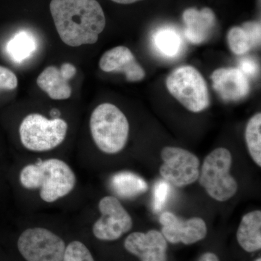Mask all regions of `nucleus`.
Wrapping results in <instances>:
<instances>
[{
	"instance_id": "nucleus-8",
	"label": "nucleus",
	"mask_w": 261,
	"mask_h": 261,
	"mask_svg": "<svg viewBox=\"0 0 261 261\" xmlns=\"http://www.w3.org/2000/svg\"><path fill=\"white\" fill-rule=\"evenodd\" d=\"M161 155L163 163L160 173L170 185L186 187L198 179L200 160L190 151L180 147H166L161 151Z\"/></svg>"
},
{
	"instance_id": "nucleus-16",
	"label": "nucleus",
	"mask_w": 261,
	"mask_h": 261,
	"mask_svg": "<svg viewBox=\"0 0 261 261\" xmlns=\"http://www.w3.org/2000/svg\"><path fill=\"white\" fill-rule=\"evenodd\" d=\"M237 240L244 251L254 253L261 249V211L245 214L237 231Z\"/></svg>"
},
{
	"instance_id": "nucleus-24",
	"label": "nucleus",
	"mask_w": 261,
	"mask_h": 261,
	"mask_svg": "<svg viewBox=\"0 0 261 261\" xmlns=\"http://www.w3.org/2000/svg\"><path fill=\"white\" fill-rule=\"evenodd\" d=\"M18 87V79L13 71L0 65V90H13Z\"/></svg>"
},
{
	"instance_id": "nucleus-12",
	"label": "nucleus",
	"mask_w": 261,
	"mask_h": 261,
	"mask_svg": "<svg viewBox=\"0 0 261 261\" xmlns=\"http://www.w3.org/2000/svg\"><path fill=\"white\" fill-rule=\"evenodd\" d=\"M213 87L225 102H239L250 93L248 78L239 68H221L211 74Z\"/></svg>"
},
{
	"instance_id": "nucleus-15",
	"label": "nucleus",
	"mask_w": 261,
	"mask_h": 261,
	"mask_svg": "<svg viewBox=\"0 0 261 261\" xmlns=\"http://www.w3.org/2000/svg\"><path fill=\"white\" fill-rule=\"evenodd\" d=\"M260 23L249 21L242 27H232L228 31L227 42L230 50L237 56H243L252 48L260 44Z\"/></svg>"
},
{
	"instance_id": "nucleus-26",
	"label": "nucleus",
	"mask_w": 261,
	"mask_h": 261,
	"mask_svg": "<svg viewBox=\"0 0 261 261\" xmlns=\"http://www.w3.org/2000/svg\"><path fill=\"white\" fill-rule=\"evenodd\" d=\"M60 70H61V73H63L68 80H71V79L74 76L75 73H76V68H75L74 65L70 64V63H63V64L61 65Z\"/></svg>"
},
{
	"instance_id": "nucleus-5",
	"label": "nucleus",
	"mask_w": 261,
	"mask_h": 261,
	"mask_svg": "<svg viewBox=\"0 0 261 261\" xmlns=\"http://www.w3.org/2000/svg\"><path fill=\"white\" fill-rule=\"evenodd\" d=\"M166 84L170 94L191 112H202L210 106L205 79L191 65L173 70L166 78Z\"/></svg>"
},
{
	"instance_id": "nucleus-19",
	"label": "nucleus",
	"mask_w": 261,
	"mask_h": 261,
	"mask_svg": "<svg viewBox=\"0 0 261 261\" xmlns=\"http://www.w3.org/2000/svg\"><path fill=\"white\" fill-rule=\"evenodd\" d=\"M37 48L35 36L28 31L22 30L15 34L7 43L6 53L12 61L21 63L32 57Z\"/></svg>"
},
{
	"instance_id": "nucleus-17",
	"label": "nucleus",
	"mask_w": 261,
	"mask_h": 261,
	"mask_svg": "<svg viewBox=\"0 0 261 261\" xmlns=\"http://www.w3.org/2000/svg\"><path fill=\"white\" fill-rule=\"evenodd\" d=\"M68 81L59 68L49 66L38 76L37 83L51 99L61 100L68 99L71 95L72 89Z\"/></svg>"
},
{
	"instance_id": "nucleus-18",
	"label": "nucleus",
	"mask_w": 261,
	"mask_h": 261,
	"mask_svg": "<svg viewBox=\"0 0 261 261\" xmlns=\"http://www.w3.org/2000/svg\"><path fill=\"white\" fill-rule=\"evenodd\" d=\"M154 49L163 58H175L183 49L184 42L177 29L171 27H161L152 37Z\"/></svg>"
},
{
	"instance_id": "nucleus-7",
	"label": "nucleus",
	"mask_w": 261,
	"mask_h": 261,
	"mask_svg": "<svg viewBox=\"0 0 261 261\" xmlns=\"http://www.w3.org/2000/svg\"><path fill=\"white\" fill-rule=\"evenodd\" d=\"M18 249L27 261H63V239L47 228H27L18 240Z\"/></svg>"
},
{
	"instance_id": "nucleus-2",
	"label": "nucleus",
	"mask_w": 261,
	"mask_h": 261,
	"mask_svg": "<svg viewBox=\"0 0 261 261\" xmlns=\"http://www.w3.org/2000/svg\"><path fill=\"white\" fill-rule=\"evenodd\" d=\"M20 182L27 190L39 189L42 200L50 203L73 191L76 177L66 163L51 159L25 166L20 171Z\"/></svg>"
},
{
	"instance_id": "nucleus-20",
	"label": "nucleus",
	"mask_w": 261,
	"mask_h": 261,
	"mask_svg": "<svg viewBox=\"0 0 261 261\" xmlns=\"http://www.w3.org/2000/svg\"><path fill=\"white\" fill-rule=\"evenodd\" d=\"M113 191L123 198H132L145 193L148 185L143 178L130 171H121L113 175L111 179Z\"/></svg>"
},
{
	"instance_id": "nucleus-30",
	"label": "nucleus",
	"mask_w": 261,
	"mask_h": 261,
	"mask_svg": "<svg viewBox=\"0 0 261 261\" xmlns=\"http://www.w3.org/2000/svg\"><path fill=\"white\" fill-rule=\"evenodd\" d=\"M253 261H261L260 256L257 257V258H255Z\"/></svg>"
},
{
	"instance_id": "nucleus-23",
	"label": "nucleus",
	"mask_w": 261,
	"mask_h": 261,
	"mask_svg": "<svg viewBox=\"0 0 261 261\" xmlns=\"http://www.w3.org/2000/svg\"><path fill=\"white\" fill-rule=\"evenodd\" d=\"M171 192V187L168 182L165 180H160L156 182L153 189V210L160 213L166 205L168 197Z\"/></svg>"
},
{
	"instance_id": "nucleus-6",
	"label": "nucleus",
	"mask_w": 261,
	"mask_h": 261,
	"mask_svg": "<svg viewBox=\"0 0 261 261\" xmlns=\"http://www.w3.org/2000/svg\"><path fill=\"white\" fill-rule=\"evenodd\" d=\"M67 130L68 124L64 120L48 119L42 115L32 113L20 123L19 134L25 148L34 152H46L61 145Z\"/></svg>"
},
{
	"instance_id": "nucleus-13",
	"label": "nucleus",
	"mask_w": 261,
	"mask_h": 261,
	"mask_svg": "<svg viewBox=\"0 0 261 261\" xmlns=\"http://www.w3.org/2000/svg\"><path fill=\"white\" fill-rule=\"evenodd\" d=\"M99 68L104 72H120L124 73L126 80L130 82L144 80L146 73L144 68L136 60L128 47L118 46L110 49L101 57Z\"/></svg>"
},
{
	"instance_id": "nucleus-22",
	"label": "nucleus",
	"mask_w": 261,
	"mask_h": 261,
	"mask_svg": "<svg viewBox=\"0 0 261 261\" xmlns=\"http://www.w3.org/2000/svg\"><path fill=\"white\" fill-rule=\"evenodd\" d=\"M63 261H95L90 250L84 243L73 241L65 247Z\"/></svg>"
},
{
	"instance_id": "nucleus-11",
	"label": "nucleus",
	"mask_w": 261,
	"mask_h": 261,
	"mask_svg": "<svg viewBox=\"0 0 261 261\" xmlns=\"http://www.w3.org/2000/svg\"><path fill=\"white\" fill-rule=\"evenodd\" d=\"M123 246L127 252L138 257L140 261L168 260V242L158 230L130 233L125 239Z\"/></svg>"
},
{
	"instance_id": "nucleus-25",
	"label": "nucleus",
	"mask_w": 261,
	"mask_h": 261,
	"mask_svg": "<svg viewBox=\"0 0 261 261\" xmlns=\"http://www.w3.org/2000/svg\"><path fill=\"white\" fill-rule=\"evenodd\" d=\"M239 68L247 76L255 75L258 72V65H257L256 62L252 58H246V57L240 60Z\"/></svg>"
},
{
	"instance_id": "nucleus-10",
	"label": "nucleus",
	"mask_w": 261,
	"mask_h": 261,
	"mask_svg": "<svg viewBox=\"0 0 261 261\" xmlns=\"http://www.w3.org/2000/svg\"><path fill=\"white\" fill-rule=\"evenodd\" d=\"M161 233L168 243L191 245L202 241L207 233V225L199 217L181 220L171 212H164L159 218Z\"/></svg>"
},
{
	"instance_id": "nucleus-21",
	"label": "nucleus",
	"mask_w": 261,
	"mask_h": 261,
	"mask_svg": "<svg viewBox=\"0 0 261 261\" xmlns=\"http://www.w3.org/2000/svg\"><path fill=\"white\" fill-rule=\"evenodd\" d=\"M249 153L257 166L261 167V113H257L247 122L245 128Z\"/></svg>"
},
{
	"instance_id": "nucleus-28",
	"label": "nucleus",
	"mask_w": 261,
	"mask_h": 261,
	"mask_svg": "<svg viewBox=\"0 0 261 261\" xmlns=\"http://www.w3.org/2000/svg\"><path fill=\"white\" fill-rule=\"evenodd\" d=\"M111 1L118 3V4L128 5L137 3V2L141 1V0H111Z\"/></svg>"
},
{
	"instance_id": "nucleus-27",
	"label": "nucleus",
	"mask_w": 261,
	"mask_h": 261,
	"mask_svg": "<svg viewBox=\"0 0 261 261\" xmlns=\"http://www.w3.org/2000/svg\"><path fill=\"white\" fill-rule=\"evenodd\" d=\"M197 261H220V258L219 255L215 252L207 251L202 253Z\"/></svg>"
},
{
	"instance_id": "nucleus-1",
	"label": "nucleus",
	"mask_w": 261,
	"mask_h": 261,
	"mask_svg": "<svg viewBox=\"0 0 261 261\" xmlns=\"http://www.w3.org/2000/svg\"><path fill=\"white\" fill-rule=\"evenodd\" d=\"M49 9L61 40L70 47L94 44L106 27L97 0H51Z\"/></svg>"
},
{
	"instance_id": "nucleus-3",
	"label": "nucleus",
	"mask_w": 261,
	"mask_h": 261,
	"mask_svg": "<svg viewBox=\"0 0 261 261\" xmlns=\"http://www.w3.org/2000/svg\"><path fill=\"white\" fill-rule=\"evenodd\" d=\"M90 130L99 150L106 154H116L126 145L129 123L119 108L111 103H103L92 113Z\"/></svg>"
},
{
	"instance_id": "nucleus-29",
	"label": "nucleus",
	"mask_w": 261,
	"mask_h": 261,
	"mask_svg": "<svg viewBox=\"0 0 261 261\" xmlns=\"http://www.w3.org/2000/svg\"><path fill=\"white\" fill-rule=\"evenodd\" d=\"M50 114L51 116H57L58 115L60 114V113L58 112V110L53 109V111H51Z\"/></svg>"
},
{
	"instance_id": "nucleus-14",
	"label": "nucleus",
	"mask_w": 261,
	"mask_h": 261,
	"mask_svg": "<svg viewBox=\"0 0 261 261\" xmlns=\"http://www.w3.org/2000/svg\"><path fill=\"white\" fill-rule=\"evenodd\" d=\"M184 34L189 42L194 44L205 42L212 34L216 23V15L208 8L197 10L188 8L184 12Z\"/></svg>"
},
{
	"instance_id": "nucleus-9",
	"label": "nucleus",
	"mask_w": 261,
	"mask_h": 261,
	"mask_svg": "<svg viewBox=\"0 0 261 261\" xmlns=\"http://www.w3.org/2000/svg\"><path fill=\"white\" fill-rule=\"evenodd\" d=\"M101 216L94 223L92 232L97 240L113 242L128 232L133 221L120 201L113 196H106L99 202Z\"/></svg>"
},
{
	"instance_id": "nucleus-4",
	"label": "nucleus",
	"mask_w": 261,
	"mask_h": 261,
	"mask_svg": "<svg viewBox=\"0 0 261 261\" xmlns=\"http://www.w3.org/2000/svg\"><path fill=\"white\" fill-rule=\"evenodd\" d=\"M232 157L228 149H215L202 163L199 182L211 197L219 202L231 199L238 190V182L230 173Z\"/></svg>"
}]
</instances>
